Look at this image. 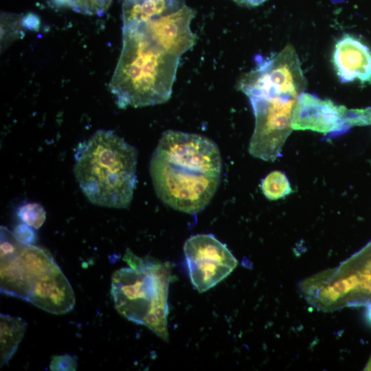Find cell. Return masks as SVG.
Returning <instances> with one entry per match:
<instances>
[{"mask_svg": "<svg viewBox=\"0 0 371 371\" xmlns=\"http://www.w3.org/2000/svg\"><path fill=\"white\" fill-rule=\"evenodd\" d=\"M222 160L217 145L195 133H163L150 163L155 191L170 207L196 214L210 202L221 181Z\"/></svg>", "mask_w": 371, "mask_h": 371, "instance_id": "6da1fadb", "label": "cell"}, {"mask_svg": "<svg viewBox=\"0 0 371 371\" xmlns=\"http://www.w3.org/2000/svg\"><path fill=\"white\" fill-rule=\"evenodd\" d=\"M0 289L52 314L71 311L75 295L68 280L45 249L20 242L1 226Z\"/></svg>", "mask_w": 371, "mask_h": 371, "instance_id": "7a4b0ae2", "label": "cell"}, {"mask_svg": "<svg viewBox=\"0 0 371 371\" xmlns=\"http://www.w3.org/2000/svg\"><path fill=\"white\" fill-rule=\"evenodd\" d=\"M180 58L155 44L142 30L122 27V47L109 82L121 109L167 102L172 94Z\"/></svg>", "mask_w": 371, "mask_h": 371, "instance_id": "3957f363", "label": "cell"}, {"mask_svg": "<svg viewBox=\"0 0 371 371\" xmlns=\"http://www.w3.org/2000/svg\"><path fill=\"white\" fill-rule=\"evenodd\" d=\"M137 150L111 131L98 130L80 143L74 172L79 186L93 204L126 208L137 183Z\"/></svg>", "mask_w": 371, "mask_h": 371, "instance_id": "277c9868", "label": "cell"}, {"mask_svg": "<svg viewBox=\"0 0 371 371\" xmlns=\"http://www.w3.org/2000/svg\"><path fill=\"white\" fill-rule=\"evenodd\" d=\"M123 260L128 267L116 270L111 278V293L115 309L128 320L146 326L168 341L169 263L139 257L129 249Z\"/></svg>", "mask_w": 371, "mask_h": 371, "instance_id": "5b68a950", "label": "cell"}, {"mask_svg": "<svg viewBox=\"0 0 371 371\" xmlns=\"http://www.w3.org/2000/svg\"><path fill=\"white\" fill-rule=\"evenodd\" d=\"M306 88L288 81L262 80L245 91L255 117V127L249 145L254 157L274 161L292 131V115Z\"/></svg>", "mask_w": 371, "mask_h": 371, "instance_id": "8992f818", "label": "cell"}, {"mask_svg": "<svg viewBox=\"0 0 371 371\" xmlns=\"http://www.w3.org/2000/svg\"><path fill=\"white\" fill-rule=\"evenodd\" d=\"M183 252L190 282L199 293L217 285L238 264L226 245L210 234L190 236L184 243Z\"/></svg>", "mask_w": 371, "mask_h": 371, "instance_id": "52a82bcc", "label": "cell"}, {"mask_svg": "<svg viewBox=\"0 0 371 371\" xmlns=\"http://www.w3.org/2000/svg\"><path fill=\"white\" fill-rule=\"evenodd\" d=\"M195 15V10L185 5L172 14L122 26L139 28L161 49L180 58L196 44V35L190 28Z\"/></svg>", "mask_w": 371, "mask_h": 371, "instance_id": "ba28073f", "label": "cell"}, {"mask_svg": "<svg viewBox=\"0 0 371 371\" xmlns=\"http://www.w3.org/2000/svg\"><path fill=\"white\" fill-rule=\"evenodd\" d=\"M346 109L330 100H322L314 94L304 92L298 98L293 112L292 129L339 135L350 128L345 120Z\"/></svg>", "mask_w": 371, "mask_h": 371, "instance_id": "9c48e42d", "label": "cell"}, {"mask_svg": "<svg viewBox=\"0 0 371 371\" xmlns=\"http://www.w3.org/2000/svg\"><path fill=\"white\" fill-rule=\"evenodd\" d=\"M332 59L341 82H371V52L355 37L344 35L335 45Z\"/></svg>", "mask_w": 371, "mask_h": 371, "instance_id": "30bf717a", "label": "cell"}, {"mask_svg": "<svg viewBox=\"0 0 371 371\" xmlns=\"http://www.w3.org/2000/svg\"><path fill=\"white\" fill-rule=\"evenodd\" d=\"M185 5V0H123L122 25L168 15Z\"/></svg>", "mask_w": 371, "mask_h": 371, "instance_id": "8fae6325", "label": "cell"}, {"mask_svg": "<svg viewBox=\"0 0 371 371\" xmlns=\"http://www.w3.org/2000/svg\"><path fill=\"white\" fill-rule=\"evenodd\" d=\"M27 328L26 322L21 317L0 314V363L8 364L16 352Z\"/></svg>", "mask_w": 371, "mask_h": 371, "instance_id": "7c38bea8", "label": "cell"}, {"mask_svg": "<svg viewBox=\"0 0 371 371\" xmlns=\"http://www.w3.org/2000/svg\"><path fill=\"white\" fill-rule=\"evenodd\" d=\"M261 189L264 195L269 200L283 198L292 192L287 177L278 170L272 171L262 179Z\"/></svg>", "mask_w": 371, "mask_h": 371, "instance_id": "4fadbf2b", "label": "cell"}, {"mask_svg": "<svg viewBox=\"0 0 371 371\" xmlns=\"http://www.w3.org/2000/svg\"><path fill=\"white\" fill-rule=\"evenodd\" d=\"M17 216L23 223L38 229L45 221L46 212L39 203H29L19 208Z\"/></svg>", "mask_w": 371, "mask_h": 371, "instance_id": "5bb4252c", "label": "cell"}, {"mask_svg": "<svg viewBox=\"0 0 371 371\" xmlns=\"http://www.w3.org/2000/svg\"><path fill=\"white\" fill-rule=\"evenodd\" d=\"M345 120L350 128L355 126L371 125V106L365 109H347Z\"/></svg>", "mask_w": 371, "mask_h": 371, "instance_id": "9a60e30c", "label": "cell"}, {"mask_svg": "<svg viewBox=\"0 0 371 371\" xmlns=\"http://www.w3.org/2000/svg\"><path fill=\"white\" fill-rule=\"evenodd\" d=\"M77 367V357L69 354L53 356L49 364L52 371H74Z\"/></svg>", "mask_w": 371, "mask_h": 371, "instance_id": "2e32d148", "label": "cell"}, {"mask_svg": "<svg viewBox=\"0 0 371 371\" xmlns=\"http://www.w3.org/2000/svg\"><path fill=\"white\" fill-rule=\"evenodd\" d=\"M34 229V227L23 223L17 225L14 227L13 233L20 242L33 245L37 240V234Z\"/></svg>", "mask_w": 371, "mask_h": 371, "instance_id": "e0dca14e", "label": "cell"}, {"mask_svg": "<svg viewBox=\"0 0 371 371\" xmlns=\"http://www.w3.org/2000/svg\"><path fill=\"white\" fill-rule=\"evenodd\" d=\"M267 0H236V3L247 7H255L261 5Z\"/></svg>", "mask_w": 371, "mask_h": 371, "instance_id": "ac0fdd59", "label": "cell"}, {"mask_svg": "<svg viewBox=\"0 0 371 371\" xmlns=\"http://www.w3.org/2000/svg\"><path fill=\"white\" fill-rule=\"evenodd\" d=\"M365 315L368 323L371 325V302L367 304Z\"/></svg>", "mask_w": 371, "mask_h": 371, "instance_id": "d6986e66", "label": "cell"}, {"mask_svg": "<svg viewBox=\"0 0 371 371\" xmlns=\"http://www.w3.org/2000/svg\"><path fill=\"white\" fill-rule=\"evenodd\" d=\"M365 370H371V357L364 369Z\"/></svg>", "mask_w": 371, "mask_h": 371, "instance_id": "ffe728a7", "label": "cell"}, {"mask_svg": "<svg viewBox=\"0 0 371 371\" xmlns=\"http://www.w3.org/2000/svg\"><path fill=\"white\" fill-rule=\"evenodd\" d=\"M232 1H234V2H236V0H232Z\"/></svg>", "mask_w": 371, "mask_h": 371, "instance_id": "44dd1931", "label": "cell"}]
</instances>
